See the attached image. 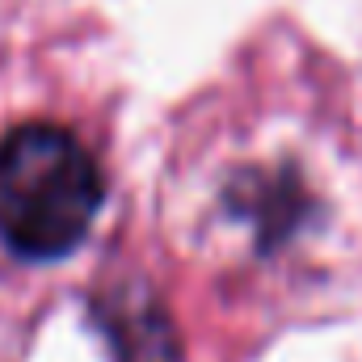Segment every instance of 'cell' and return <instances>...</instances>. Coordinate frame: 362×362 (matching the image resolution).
<instances>
[{"mask_svg":"<svg viewBox=\"0 0 362 362\" xmlns=\"http://www.w3.org/2000/svg\"><path fill=\"white\" fill-rule=\"evenodd\" d=\"M93 152L55 122H25L0 139V240L30 262L68 257L101 206Z\"/></svg>","mask_w":362,"mask_h":362,"instance_id":"obj_1","label":"cell"},{"mask_svg":"<svg viewBox=\"0 0 362 362\" xmlns=\"http://www.w3.org/2000/svg\"><path fill=\"white\" fill-rule=\"evenodd\" d=\"M93 325L114 362H181L173 316L144 282H110L93 299Z\"/></svg>","mask_w":362,"mask_h":362,"instance_id":"obj_2","label":"cell"}]
</instances>
